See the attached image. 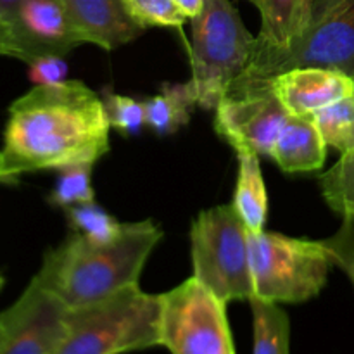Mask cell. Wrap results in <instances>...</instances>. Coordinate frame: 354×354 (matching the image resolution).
<instances>
[{
	"mask_svg": "<svg viewBox=\"0 0 354 354\" xmlns=\"http://www.w3.org/2000/svg\"><path fill=\"white\" fill-rule=\"evenodd\" d=\"M109 123L102 97L78 80L33 86L9 107L0 183L26 173L97 162L109 152Z\"/></svg>",
	"mask_w": 354,
	"mask_h": 354,
	"instance_id": "6da1fadb",
	"label": "cell"
},
{
	"mask_svg": "<svg viewBox=\"0 0 354 354\" xmlns=\"http://www.w3.org/2000/svg\"><path fill=\"white\" fill-rule=\"evenodd\" d=\"M161 239L162 230L151 220L124 223L121 234L106 244L71 232L45 254L33 279L69 310L88 306L137 286L145 261Z\"/></svg>",
	"mask_w": 354,
	"mask_h": 354,
	"instance_id": "7a4b0ae2",
	"label": "cell"
},
{
	"mask_svg": "<svg viewBox=\"0 0 354 354\" xmlns=\"http://www.w3.org/2000/svg\"><path fill=\"white\" fill-rule=\"evenodd\" d=\"M297 68H324L354 78V0H313L310 19L287 48L258 44L228 95L268 88V82Z\"/></svg>",
	"mask_w": 354,
	"mask_h": 354,
	"instance_id": "3957f363",
	"label": "cell"
},
{
	"mask_svg": "<svg viewBox=\"0 0 354 354\" xmlns=\"http://www.w3.org/2000/svg\"><path fill=\"white\" fill-rule=\"evenodd\" d=\"M161 346V294L127 287L88 306L69 310L55 354H127Z\"/></svg>",
	"mask_w": 354,
	"mask_h": 354,
	"instance_id": "277c9868",
	"label": "cell"
},
{
	"mask_svg": "<svg viewBox=\"0 0 354 354\" xmlns=\"http://www.w3.org/2000/svg\"><path fill=\"white\" fill-rule=\"evenodd\" d=\"M190 21L192 75L185 85L197 107L214 111L251 62L256 37L244 26L232 0H204Z\"/></svg>",
	"mask_w": 354,
	"mask_h": 354,
	"instance_id": "5b68a950",
	"label": "cell"
},
{
	"mask_svg": "<svg viewBox=\"0 0 354 354\" xmlns=\"http://www.w3.org/2000/svg\"><path fill=\"white\" fill-rule=\"evenodd\" d=\"M192 277L225 303L254 297L251 232L234 204L199 213L190 228Z\"/></svg>",
	"mask_w": 354,
	"mask_h": 354,
	"instance_id": "8992f818",
	"label": "cell"
},
{
	"mask_svg": "<svg viewBox=\"0 0 354 354\" xmlns=\"http://www.w3.org/2000/svg\"><path fill=\"white\" fill-rule=\"evenodd\" d=\"M251 268L254 297L277 304H299L322 292L332 261L320 241L263 230L251 232Z\"/></svg>",
	"mask_w": 354,
	"mask_h": 354,
	"instance_id": "52a82bcc",
	"label": "cell"
},
{
	"mask_svg": "<svg viewBox=\"0 0 354 354\" xmlns=\"http://www.w3.org/2000/svg\"><path fill=\"white\" fill-rule=\"evenodd\" d=\"M161 346L171 354H235L227 303L194 277L161 294Z\"/></svg>",
	"mask_w": 354,
	"mask_h": 354,
	"instance_id": "ba28073f",
	"label": "cell"
},
{
	"mask_svg": "<svg viewBox=\"0 0 354 354\" xmlns=\"http://www.w3.org/2000/svg\"><path fill=\"white\" fill-rule=\"evenodd\" d=\"M69 308L35 279L0 313V354H55L68 330Z\"/></svg>",
	"mask_w": 354,
	"mask_h": 354,
	"instance_id": "9c48e42d",
	"label": "cell"
},
{
	"mask_svg": "<svg viewBox=\"0 0 354 354\" xmlns=\"http://www.w3.org/2000/svg\"><path fill=\"white\" fill-rule=\"evenodd\" d=\"M289 113L272 88L227 95L214 109V130L235 147L270 156Z\"/></svg>",
	"mask_w": 354,
	"mask_h": 354,
	"instance_id": "30bf717a",
	"label": "cell"
},
{
	"mask_svg": "<svg viewBox=\"0 0 354 354\" xmlns=\"http://www.w3.org/2000/svg\"><path fill=\"white\" fill-rule=\"evenodd\" d=\"M12 57L31 62L41 55H68L83 44L61 0H21L9 23Z\"/></svg>",
	"mask_w": 354,
	"mask_h": 354,
	"instance_id": "8fae6325",
	"label": "cell"
},
{
	"mask_svg": "<svg viewBox=\"0 0 354 354\" xmlns=\"http://www.w3.org/2000/svg\"><path fill=\"white\" fill-rule=\"evenodd\" d=\"M287 113L313 114L354 93V80L346 73L324 68H297L268 82Z\"/></svg>",
	"mask_w": 354,
	"mask_h": 354,
	"instance_id": "7c38bea8",
	"label": "cell"
},
{
	"mask_svg": "<svg viewBox=\"0 0 354 354\" xmlns=\"http://www.w3.org/2000/svg\"><path fill=\"white\" fill-rule=\"evenodd\" d=\"M83 44L111 52L142 37V28L128 12L124 0H61Z\"/></svg>",
	"mask_w": 354,
	"mask_h": 354,
	"instance_id": "4fadbf2b",
	"label": "cell"
},
{
	"mask_svg": "<svg viewBox=\"0 0 354 354\" xmlns=\"http://www.w3.org/2000/svg\"><path fill=\"white\" fill-rule=\"evenodd\" d=\"M327 147L311 114H289L270 158L286 173H313L324 166Z\"/></svg>",
	"mask_w": 354,
	"mask_h": 354,
	"instance_id": "5bb4252c",
	"label": "cell"
},
{
	"mask_svg": "<svg viewBox=\"0 0 354 354\" xmlns=\"http://www.w3.org/2000/svg\"><path fill=\"white\" fill-rule=\"evenodd\" d=\"M239 161L237 185H235L234 206L241 214L249 232L258 234L265 230L268 216V196H266L265 178H263L259 154L249 147H235Z\"/></svg>",
	"mask_w": 354,
	"mask_h": 354,
	"instance_id": "9a60e30c",
	"label": "cell"
},
{
	"mask_svg": "<svg viewBox=\"0 0 354 354\" xmlns=\"http://www.w3.org/2000/svg\"><path fill=\"white\" fill-rule=\"evenodd\" d=\"M261 16L258 44L287 48L306 26L313 0H248Z\"/></svg>",
	"mask_w": 354,
	"mask_h": 354,
	"instance_id": "2e32d148",
	"label": "cell"
},
{
	"mask_svg": "<svg viewBox=\"0 0 354 354\" xmlns=\"http://www.w3.org/2000/svg\"><path fill=\"white\" fill-rule=\"evenodd\" d=\"M145 124L156 135H171L190 121L196 106L185 83H165L161 92L144 100Z\"/></svg>",
	"mask_w": 354,
	"mask_h": 354,
	"instance_id": "e0dca14e",
	"label": "cell"
},
{
	"mask_svg": "<svg viewBox=\"0 0 354 354\" xmlns=\"http://www.w3.org/2000/svg\"><path fill=\"white\" fill-rule=\"evenodd\" d=\"M254 351L252 354H290V320L277 303L252 297Z\"/></svg>",
	"mask_w": 354,
	"mask_h": 354,
	"instance_id": "ac0fdd59",
	"label": "cell"
},
{
	"mask_svg": "<svg viewBox=\"0 0 354 354\" xmlns=\"http://www.w3.org/2000/svg\"><path fill=\"white\" fill-rule=\"evenodd\" d=\"M328 147L341 154L354 151V93L311 114Z\"/></svg>",
	"mask_w": 354,
	"mask_h": 354,
	"instance_id": "d6986e66",
	"label": "cell"
},
{
	"mask_svg": "<svg viewBox=\"0 0 354 354\" xmlns=\"http://www.w3.org/2000/svg\"><path fill=\"white\" fill-rule=\"evenodd\" d=\"M325 203L342 218H354V151L341 159L318 180Z\"/></svg>",
	"mask_w": 354,
	"mask_h": 354,
	"instance_id": "ffe728a7",
	"label": "cell"
},
{
	"mask_svg": "<svg viewBox=\"0 0 354 354\" xmlns=\"http://www.w3.org/2000/svg\"><path fill=\"white\" fill-rule=\"evenodd\" d=\"M64 211L71 230L83 235L88 241L97 242V244H106V242L114 241L123 230L124 223H120L113 214L102 209L95 201L76 204V206L68 207Z\"/></svg>",
	"mask_w": 354,
	"mask_h": 354,
	"instance_id": "44dd1931",
	"label": "cell"
},
{
	"mask_svg": "<svg viewBox=\"0 0 354 354\" xmlns=\"http://www.w3.org/2000/svg\"><path fill=\"white\" fill-rule=\"evenodd\" d=\"M95 162H78L59 169V176L48 196V204L55 207L76 206L95 201L92 187V169Z\"/></svg>",
	"mask_w": 354,
	"mask_h": 354,
	"instance_id": "7402d4cb",
	"label": "cell"
},
{
	"mask_svg": "<svg viewBox=\"0 0 354 354\" xmlns=\"http://www.w3.org/2000/svg\"><path fill=\"white\" fill-rule=\"evenodd\" d=\"M102 102L107 123L120 133L131 137V135H138L144 130V127H147L145 107L142 100L107 90L102 93Z\"/></svg>",
	"mask_w": 354,
	"mask_h": 354,
	"instance_id": "603a6c76",
	"label": "cell"
},
{
	"mask_svg": "<svg viewBox=\"0 0 354 354\" xmlns=\"http://www.w3.org/2000/svg\"><path fill=\"white\" fill-rule=\"evenodd\" d=\"M128 12L142 28H175L182 30L189 17L175 0H124Z\"/></svg>",
	"mask_w": 354,
	"mask_h": 354,
	"instance_id": "cb8c5ba5",
	"label": "cell"
},
{
	"mask_svg": "<svg viewBox=\"0 0 354 354\" xmlns=\"http://www.w3.org/2000/svg\"><path fill=\"white\" fill-rule=\"evenodd\" d=\"M332 265L339 266L354 286V218H342V225L332 237L320 241Z\"/></svg>",
	"mask_w": 354,
	"mask_h": 354,
	"instance_id": "d4e9b609",
	"label": "cell"
},
{
	"mask_svg": "<svg viewBox=\"0 0 354 354\" xmlns=\"http://www.w3.org/2000/svg\"><path fill=\"white\" fill-rule=\"evenodd\" d=\"M68 76V64L62 55H41L28 62V78L35 86L61 85Z\"/></svg>",
	"mask_w": 354,
	"mask_h": 354,
	"instance_id": "484cf974",
	"label": "cell"
},
{
	"mask_svg": "<svg viewBox=\"0 0 354 354\" xmlns=\"http://www.w3.org/2000/svg\"><path fill=\"white\" fill-rule=\"evenodd\" d=\"M0 55L12 57V38H10L9 24L0 17Z\"/></svg>",
	"mask_w": 354,
	"mask_h": 354,
	"instance_id": "4316f807",
	"label": "cell"
},
{
	"mask_svg": "<svg viewBox=\"0 0 354 354\" xmlns=\"http://www.w3.org/2000/svg\"><path fill=\"white\" fill-rule=\"evenodd\" d=\"M175 2L189 19H194L201 12V9H203L204 0H175Z\"/></svg>",
	"mask_w": 354,
	"mask_h": 354,
	"instance_id": "83f0119b",
	"label": "cell"
},
{
	"mask_svg": "<svg viewBox=\"0 0 354 354\" xmlns=\"http://www.w3.org/2000/svg\"><path fill=\"white\" fill-rule=\"evenodd\" d=\"M19 3L21 0H0V17H2L7 24L10 23V19H12L14 12H16Z\"/></svg>",
	"mask_w": 354,
	"mask_h": 354,
	"instance_id": "f1b7e54d",
	"label": "cell"
},
{
	"mask_svg": "<svg viewBox=\"0 0 354 354\" xmlns=\"http://www.w3.org/2000/svg\"><path fill=\"white\" fill-rule=\"evenodd\" d=\"M2 287H3V277L0 275V290H2Z\"/></svg>",
	"mask_w": 354,
	"mask_h": 354,
	"instance_id": "f546056e",
	"label": "cell"
},
{
	"mask_svg": "<svg viewBox=\"0 0 354 354\" xmlns=\"http://www.w3.org/2000/svg\"><path fill=\"white\" fill-rule=\"evenodd\" d=\"M353 80H354V78H353Z\"/></svg>",
	"mask_w": 354,
	"mask_h": 354,
	"instance_id": "4dcf8cb0",
	"label": "cell"
}]
</instances>
